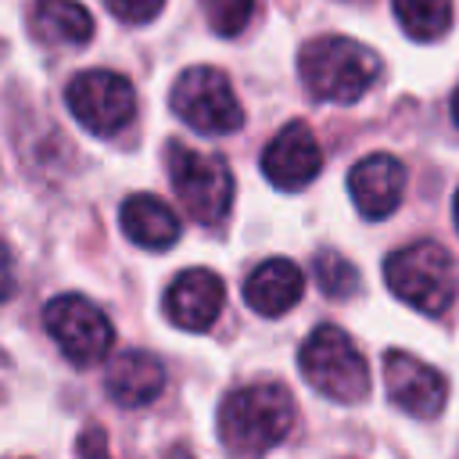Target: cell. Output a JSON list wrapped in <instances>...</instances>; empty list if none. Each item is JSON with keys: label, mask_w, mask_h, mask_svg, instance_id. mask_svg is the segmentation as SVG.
Listing matches in <instances>:
<instances>
[{"label": "cell", "mask_w": 459, "mask_h": 459, "mask_svg": "<svg viewBox=\"0 0 459 459\" xmlns=\"http://www.w3.org/2000/svg\"><path fill=\"white\" fill-rule=\"evenodd\" d=\"M169 100H172V111L179 115V122H186L190 129H197L204 136H226L244 126V108H240L230 79L212 65H194V68L179 72Z\"/></svg>", "instance_id": "6"}, {"label": "cell", "mask_w": 459, "mask_h": 459, "mask_svg": "<svg viewBox=\"0 0 459 459\" xmlns=\"http://www.w3.org/2000/svg\"><path fill=\"white\" fill-rule=\"evenodd\" d=\"M79 459H111L108 452V434L100 427H86L79 434Z\"/></svg>", "instance_id": "21"}, {"label": "cell", "mask_w": 459, "mask_h": 459, "mask_svg": "<svg viewBox=\"0 0 459 459\" xmlns=\"http://www.w3.org/2000/svg\"><path fill=\"white\" fill-rule=\"evenodd\" d=\"M316 280L330 298H348V294L359 290V269L337 251H319L316 255Z\"/></svg>", "instance_id": "18"}, {"label": "cell", "mask_w": 459, "mask_h": 459, "mask_svg": "<svg viewBox=\"0 0 459 459\" xmlns=\"http://www.w3.org/2000/svg\"><path fill=\"white\" fill-rule=\"evenodd\" d=\"M298 366L301 377L330 402L355 405L369 394V366L355 348V341L333 323H323L305 337L298 351Z\"/></svg>", "instance_id": "3"}, {"label": "cell", "mask_w": 459, "mask_h": 459, "mask_svg": "<svg viewBox=\"0 0 459 459\" xmlns=\"http://www.w3.org/2000/svg\"><path fill=\"white\" fill-rule=\"evenodd\" d=\"M201 11L212 25V32L219 36H237L251 14H255V0H201Z\"/></svg>", "instance_id": "19"}, {"label": "cell", "mask_w": 459, "mask_h": 459, "mask_svg": "<svg viewBox=\"0 0 459 459\" xmlns=\"http://www.w3.org/2000/svg\"><path fill=\"white\" fill-rule=\"evenodd\" d=\"M301 294H305V276L290 258H265L244 280V301L269 319L290 312L301 301Z\"/></svg>", "instance_id": "14"}, {"label": "cell", "mask_w": 459, "mask_h": 459, "mask_svg": "<svg viewBox=\"0 0 459 459\" xmlns=\"http://www.w3.org/2000/svg\"><path fill=\"white\" fill-rule=\"evenodd\" d=\"M104 387H108V398L122 409H140V405H151L161 387H165V369L161 362L151 355V351H118L111 362H108V373H104Z\"/></svg>", "instance_id": "13"}, {"label": "cell", "mask_w": 459, "mask_h": 459, "mask_svg": "<svg viewBox=\"0 0 459 459\" xmlns=\"http://www.w3.org/2000/svg\"><path fill=\"white\" fill-rule=\"evenodd\" d=\"M43 326H47L50 341L61 348V355L79 369L104 362L111 344H115L111 319L104 316V308H97L82 294L50 298L47 308H43Z\"/></svg>", "instance_id": "7"}, {"label": "cell", "mask_w": 459, "mask_h": 459, "mask_svg": "<svg viewBox=\"0 0 459 459\" xmlns=\"http://www.w3.org/2000/svg\"><path fill=\"white\" fill-rule=\"evenodd\" d=\"M104 4L126 25H143V22L158 18V11L165 7V0H104Z\"/></svg>", "instance_id": "20"}, {"label": "cell", "mask_w": 459, "mask_h": 459, "mask_svg": "<svg viewBox=\"0 0 459 459\" xmlns=\"http://www.w3.org/2000/svg\"><path fill=\"white\" fill-rule=\"evenodd\" d=\"M165 459H194V455H190V452H183V448H172Z\"/></svg>", "instance_id": "23"}, {"label": "cell", "mask_w": 459, "mask_h": 459, "mask_svg": "<svg viewBox=\"0 0 459 459\" xmlns=\"http://www.w3.org/2000/svg\"><path fill=\"white\" fill-rule=\"evenodd\" d=\"M452 215H455V230H459V194H455V201H452Z\"/></svg>", "instance_id": "25"}, {"label": "cell", "mask_w": 459, "mask_h": 459, "mask_svg": "<svg viewBox=\"0 0 459 459\" xmlns=\"http://www.w3.org/2000/svg\"><path fill=\"white\" fill-rule=\"evenodd\" d=\"M0 54H4V47H0Z\"/></svg>", "instance_id": "26"}, {"label": "cell", "mask_w": 459, "mask_h": 459, "mask_svg": "<svg viewBox=\"0 0 459 459\" xmlns=\"http://www.w3.org/2000/svg\"><path fill=\"white\" fill-rule=\"evenodd\" d=\"M29 32L50 47H82L93 36V14L79 0H32Z\"/></svg>", "instance_id": "16"}, {"label": "cell", "mask_w": 459, "mask_h": 459, "mask_svg": "<svg viewBox=\"0 0 459 459\" xmlns=\"http://www.w3.org/2000/svg\"><path fill=\"white\" fill-rule=\"evenodd\" d=\"M452 118L459 122V90H455V97H452Z\"/></svg>", "instance_id": "24"}, {"label": "cell", "mask_w": 459, "mask_h": 459, "mask_svg": "<svg viewBox=\"0 0 459 459\" xmlns=\"http://www.w3.org/2000/svg\"><path fill=\"white\" fill-rule=\"evenodd\" d=\"M11 294H14V258L7 244H0V301H7Z\"/></svg>", "instance_id": "22"}, {"label": "cell", "mask_w": 459, "mask_h": 459, "mask_svg": "<svg viewBox=\"0 0 459 459\" xmlns=\"http://www.w3.org/2000/svg\"><path fill=\"white\" fill-rule=\"evenodd\" d=\"M384 280L394 298L427 316H441L459 290L455 262L434 240H416L402 251H391L384 262Z\"/></svg>", "instance_id": "4"}, {"label": "cell", "mask_w": 459, "mask_h": 459, "mask_svg": "<svg viewBox=\"0 0 459 459\" xmlns=\"http://www.w3.org/2000/svg\"><path fill=\"white\" fill-rule=\"evenodd\" d=\"M351 204L362 219H387L405 194V165L394 154H366L348 172Z\"/></svg>", "instance_id": "12"}, {"label": "cell", "mask_w": 459, "mask_h": 459, "mask_svg": "<svg viewBox=\"0 0 459 459\" xmlns=\"http://www.w3.org/2000/svg\"><path fill=\"white\" fill-rule=\"evenodd\" d=\"M301 86L326 104H355L380 75V57L351 36L308 39L298 54Z\"/></svg>", "instance_id": "2"}, {"label": "cell", "mask_w": 459, "mask_h": 459, "mask_svg": "<svg viewBox=\"0 0 459 459\" xmlns=\"http://www.w3.org/2000/svg\"><path fill=\"white\" fill-rule=\"evenodd\" d=\"M122 233L147 251H165L179 240V215L154 194H129L118 208Z\"/></svg>", "instance_id": "15"}, {"label": "cell", "mask_w": 459, "mask_h": 459, "mask_svg": "<svg viewBox=\"0 0 459 459\" xmlns=\"http://www.w3.org/2000/svg\"><path fill=\"white\" fill-rule=\"evenodd\" d=\"M294 398L280 384H247L222 398L219 405V441L233 459H262L294 427Z\"/></svg>", "instance_id": "1"}, {"label": "cell", "mask_w": 459, "mask_h": 459, "mask_svg": "<svg viewBox=\"0 0 459 459\" xmlns=\"http://www.w3.org/2000/svg\"><path fill=\"white\" fill-rule=\"evenodd\" d=\"M394 18L416 43H434L452 29V0H391Z\"/></svg>", "instance_id": "17"}, {"label": "cell", "mask_w": 459, "mask_h": 459, "mask_svg": "<svg viewBox=\"0 0 459 459\" xmlns=\"http://www.w3.org/2000/svg\"><path fill=\"white\" fill-rule=\"evenodd\" d=\"M384 384H387V398L416 420L437 416L448 402L445 373L427 366L423 359H416L409 351H387L384 355Z\"/></svg>", "instance_id": "9"}, {"label": "cell", "mask_w": 459, "mask_h": 459, "mask_svg": "<svg viewBox=\"0 0 459 459\" xmlns=\"http://www.w3.org/2000/svg\"><path fill=\"white\" fill-rule=\"evenodd\" d=\"M72 118L90 129L93 136H115L126 129L136 115V93L133 82L108 68H86L79 72L65 90Z\"/></svg>", "instance_id": "8"}, {"label": "cell", "mask_w": 459, "mask_h": 459, "mask_svg": "<svg viewBox=\"0 0 459 459\" xmlns=\"http://www.w3.org/2000/svg\"><path fill=\"white\" fill-rule=\"evenodd\" d=\"M222 301H226V287L212 269H183L165 290V316L179 330L201 333L219 319Z\"/></svg>", "instance_id": "11"}, {"label": "cell", "mask_w": 459, "mask_h": 459, "mask_svg": "<svg viewBox=\"0 0 459 459\" xmlns=\"http://www.w3.org/2000/svg\"><path fill=\"white\" fill-rule=\"evenodd\" d=\"M323 169V151L316 133L298 118L287 122L262 151V172L280 190H305Z\"/></svg>", "instance_id": "10"}, {"label": "cell", "mask_w": 459, "mask_h": 459, "mask_svg": "<svg viewBox=\"0 0 459 459\" xmlns=\"http://www.w3.org/2000/svg\"><path fill=\"white\" fill-rule=\"evenodd\" d=\"M169 176H172L176 197L183 201L194 222L219 226L226 219L233 204V172L219 154L169 143Z\"/></svg>", "instance_id": "5"}]
</instances>
